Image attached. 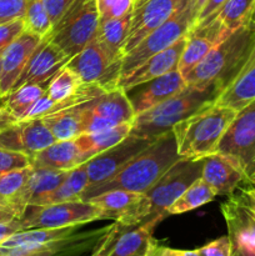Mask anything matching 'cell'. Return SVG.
<instances>
[{
    "mask_svg": "<svg viewBox=\"0 0 255 256\" xmlns=\"http://www.w3.org/2000/svg\"><path fill=\"white\" fill-rule=\"evenodd\" d=\"M252 22H255V10H254V14H252Z\"/></svg>",
    "mask_w": 255,
    "mask_h": 256,
    "instance_id": "obj_52",
    "label": "cell"
},
{
    "mask_svg": "<svg viewBox=\"0 0 255 256\" xmlns=\"http://www.w3.org/2000/svg\"><path fill=\"white\" fill-rule=\"evenodd\" d=\"M255 45V22L239 28L215 45L186 75V85L220 92L235 79ZM216 96V98H218Z\"/></svg>",
    "mask_w": 255,
    "mask_h": 256,
    "instance_id": "obj_2",
    "label": "cell"
},
{
    "mask_svg": "<svg viewBox=\"0 0 255 256\" xmlns=\"http://www.w3.org/2000/svg\"><path fill=\"white\" fill-rule=\"evenodd\" d=\"M132 12L122 18L109 20H100L96 39L108 54L116 60H122L124 44L130 32Z\"/></svg>",
    "mask_w": 255,
    "mask_h": 256,
    "instance_id": "obj_27",
    "label": "cell"
},
{
    "mask_svg": "<svg viewBox=\"0 0 255 256\" xmlns=\"http://www.w3.org/2000/svg\"><path fill=\"white\" fill-rule=\"evenodd\" d=\"M254 10L255 0H226L214 15L220 20L225 32L232 34L252 22Z\"/></svg>",
    "mask_w": 255,
    "mask_h": 256,
    "instance_id": "obj_34",
    "label": "cell"
},
{
    "mask_svg": "<svg viewBox=\"0 0 255 256\" xmlns=\"http://www.w3.org/2000/svg\"><path fill=\"white\" fill-rule=\"evenodd\" d=\"M100 20L122 18L132 12L135 0H96Z\"/></svg>",
    "mask_w": 255,
    "mask_h": 256,
    "instance_id": "obj_37",
    "label": "cell"
},
{
    "mask_svg": "<svg viewBox=\"0 0 255 256\" xmlns=\"http://www.w3.org/2000/svg\"><path fill=\"white\" fill-rule=\"evenodd\" d=\"M228 226V236L232 249L250 250L255 248V212L250 209L242 195H230L222 205Z\"/></svg>",
    "mask_w": 255,
    "mask_h": 256,
    "instance_id": "obj_20",
    "label": "cell"
},
{
    "mask_svg": "<svg viewBox=\"0 0 255 256\" xmlns=\"http://www.w3.org/2000/svg\"><path fill=\"white\" fill-rule=\"evenodd\" d=\"M228 35L230 34L225 32L220 20L215 15L192 25L185 35L186 44L178 65V70L182 72V76L199 64L205 55Z\"/></svg>",
    "mask_w": 255,
    "mask_h": 256,
    "instance_id": "obj_16",
    "label": "cell"
},
{
    "mask_svg": "<svg viewBox=\"0 0 255 256\" xmlns=\"http://www.w3.org/2000/svg\"><path fill=\"white\" fill-rule=\"evenodd\" d=\"M186 88V82L178 69L149 80L146 82L125 90L135 114H142L145 110L165 102Z\"/></svg>",
    "mask_w": 255,
    "mask_h": 256,
    "instance_id": "obj_18",
    "label": "cell"
},
{
    "mask_svg": "<svg viewBox=\"0 0 255 256\" xmlns=\"http://www.w3.org/2000/svg\"><path fill=\"white\" fill-rule=\"evenodd\" d=\"M89 109L94 114L105 118L116 125L132 122L136 116L126 92L119 86L108 90L100 96L90 100Z\"/></svg>",
    "mask_w": 255,
    "mask_h": 256,
    "instance_id": "obj_25",
    "label": "cell"
},
{
    "mask_svg": "<svg viewBox=\"0 0 255 256\" xmlns=\"http://www.w3.org/2000/svg\"><path fill=\"white\" fill-rule=\"evenodd\" d=\"M180 159L174 132H168L152 142L146 149L135 155L112 176L99 184L88 186L80 200L89 202L92 198L112 190L145 192L159 178Z\"/></svg>",
    "mask_w": 255,
    "mask_h": 256,
    "instance_id": "obj_1",
    "label": "cell"
},
{
    "mask_svg": "<svg viewBox=\"0 0 255 256\" xmlns=\"http://www.w3.org/2000/svg\"><path fill=\"white\" fill-rule=\"evenodd\" d=\"M225 2H226V0H209V2L204 5V8H202V12H199V15H198L195 24H196V22H202V20L208 19V18L212 16V15H214L215 12H216L218 10L222 8V5L224 4Z\"/></svg>",
    "mask_w": 255,
    "mask_h": 256,
    "instance_id": "obj_45",
    "label": "cell"
},
{
    "mask_svg": "<svg viewBox=\"0 0 255 256\" xmlns=\"http://www.w3.org/2000/svg\"><path fill=\"white\" fill-rule=\"evenodd\" d=\"M89 158L80 150L75 140L55 142L32 158V166L70 172L86 162Z\"/></svg>",
    "mask_w": 255,
    "mask_h": 256,
    "instance_id": "obj_23",
    "label": "cell"
},
{
    "mask_svg": "<svg viewBox=\"0 0 255 256\" xmlns=\"http://www.w3.org/2000/svg\"><path fill=\"white\" fill-rule=\"evenodd\" d=\"M252 100H255V45L242 70L220 92L215 102L230 106L238 112Z\"/></svg>",
    "mask_w": 255,
    "mask_h": 256,
    "instance_id": "obj_24",
    "label": "cell"
},
{
    "mask_svg": "<svg viewBox=\"0 0 255 256\" xmlns=\"http://www.w3.org/2000/svg\"><path fill=\"white\" fill-rule=\"evenodd\" d=\"M218 152L236 158L246 175L255 166V100L238 110L220 139Z\"/></svg>",
    "mask_w": 255,
    "mask_h": 256,
    "instance_id": "obj_11",
    "label": "cell"
},
{
    "mask_svg": "<svg viewBox=\"0 0 255 256\" xmlns=\"http://www.w3.org/2000/svg\"><path fill=\"white\" fill-rule=\"evenodd\" d=\"M84 82L68 65L62 66L48 82V96L54 102H64L78 94Z\"/></svg>",
    "mask_w": 255,
    "mask_h": 256,
    "instance_id": "obj_35",
    "label": "cell"
},
{
    "mask_svg": "<svg viewBox=\"0 0 255 256\" xmlns=\"http://www.w3.org/2000/svg\"><path fill=\"white\" fill-rule=\"evenodd\" d=\"M32 165L30 158L24 152H12V150L0 148V174L22 169Z\"/></svg>",
    "mask_w": 255,
    "mask_h": 256,
    "instance_id": "obj_38",
    "label": "cell"
},
{
    "mask_svg": "<svg viewBox=\"0 0 255 256\" xmlns=\"http://www.w3.org/2000/svg\"><path fill=\"white\" fill-rule=\"evenodd\" d=\"M69 172L32 166V174L25 188V199L28 205H34L44 195L54 192L64 182Z\"/></svg>",
    "mask_w": 255,
    "mask_h": 256,
    "instance_id": "obj_32",
    "label": "cell"
},
{
    "mask_svg": "<svg viewBox=\"0 0 255 256\" xmlns=\"http://www.w3.org/2000/svg\"><path fill=\"white\" fill-rule=\"evenodd\" d=\"M216 195V192L205 180L199 178L170 205V208L168 209V214L179 215L192 212L196 208L212 202Z\"/></svg>",
    "mask_w": 255,
    "mask_h": 256,
    "instance_id": "obj_33",
    "label": "cell"
},
{
    "mask_svg": "<svg viewBox=\"0 0 255 256\" xmlns=\"http://www.w3.org/2000/svg\"><path fill=\"white\" fill-rule=\"evenodd\" d=\"M240 252H242L245 256H255V248L254 249H250V250H240Z\"/></svg>",
    "mask_w": 255,
    "mask_h": 256,
    "instance_id": "obj_49",
    "label": "cell"
},
{
    "mask_svg": "<svg viewBox=\"0 0 255 256\" xmlns=\"http://www.w3.org/2000/svg\"><path fill=\"white\" fill-rule=\"evenodd\" d=\"M32 174V166L0 174V202L12 208L20 218L28 206L25 188Z\"/></svg>",
    "mask_w": 255,
    "mask_h": 256,
    "instance_id": "obj_26",
    "label": "cell"
},
{
    "mask_svg": "<svg viewBox=\"0 0 255 256\" xmlns=\"http://www.w3.org/2000/svg\"><path fill=\"white\" fill-rule=\"evenodd\" d=\"M20 219L19 215L12 209V208L6 206L2 202H0V222H12V220Z\"/></svg>",
    "mask_w": 255,
    "mask_h": 256,
    "instance_id": "obj_47",
    "label": "cell"
},
{
    "mask_svg": "<svg viewBox=\"0 0 255 256\" xmlns=\"http://www.w3.org/2000/svg\"><path fill=\"white\" fill-rule=\"evenodd\" d=\"M42 38L25 30L10 45L2 50V78H0V98L10 92L12 85L22 72L34 50Z\"/></svg>",
    "mask_w": 255,
    "mask_h": 256,
    "instance_id": "obj_22",
    "label": "cell"
},
{
    "mask_svg": "<svg viewBox=\"0 0 255 256\" xmlns=\"http://www.w3.org/2000/svg\"><path fill=\"white\" fill-rule=\"evenodd\" d=\"M24 32L25 22L22 18L0 25V50H4Z\"/></svg>",
    "mask_w": 255,
    "mask_h": 256,
    "instance_id": "obj_40",
    "label": "cell"
},
{
    "mask_svg": "<svg viewBox=\"0 0 255 256\" xmlns=\"http://www.w3.org/2000/svg\"><path fill=\"white\" fill-rule=\"evenodd\" d=\"M88 185H89V178H88L86 165L84 162L80 166L70 170L64 182L54 192L44 195L34 205H52L80 200V196Z\"/></svg>",
    "mask_w": 255,
    "mask_h": 256,
    "instance_id": "obj_30",
    "label": "cell"
},
{
    "mask_svg": "<svg viewBox=\"0 0 255 256\" xmlns=\"http://www.w3.org/2000/svg\"><path fill=\"white\" fill-rule=\"evenodd\" d=\"M22 19L25 22V30L40 38L49 35L52 29V22L42 0H28Z\"/></svg>",
    "mask_w": 255,
    "mask_h": 256,
    "instance_id": "obj_36",
    "label": "cell"
},
{
    "mask_svg": "<svg viewBox=\"0 0 255 256\" xmlns=\"http://www.w3.org/2000/svg\"><path fill=\"white\" fill-rule=\"evenodd\" d=\"M102 220L100 210L90 202H60L52 205H28L20 218L22 229H59L86 225Z\"/></svg>",
    "mask_w": 255,
    "mask_h": 256,
    "instance_id": "obj_7",
    "label": "cell"
},
{
    "mask_svg": "<svg viewBox=\"0 0 255 256\" xmlns=\"http://www.w3.org/2000/svg\"><path fill=\"white\" fill-rule=\"evenodd\" d=\"M236 110L215 102H209L172 128L180 159H204L218 152L225 130Z\"/></svg>",
    "mask_w": 255,
    "mask_h": 256,
    "instance_id": "obj_3",
    "label": "cell"
},
{
    "mask_svg": "<svg viewBox=\"0 0 255 256\" xmlns=\"http://www.w3.org/2000/svg\"><path fill=\"white\" fill-rule=\"evenodd\" d=\"M202 179L218 195H232L248 179V175L236 158L216 152L202 159Z\"/></svg>",
    "mask_w": 255,
    "mask_h": 256,
    "instance_id": "obj_19",
    "label": "cell"
},
{
    "mask_svg": "<svg viewBox=\"0 0 255 256\" xmlns=\"http://www.w3.org/2000/svg\"><path fill=\"white\" fill-rule=\"evenodd\" d=\"M196 250L200 256H232V245L228 235L218 238L214 242Z\"/></svg>",
    "mask_w": 255,
    "mask_h": 256,
    "instance_id": "obj_41",
    "label": "cell"
},
{
    "mask_svg": "<svg viewBox=\"0 0 255 256\" xmlns=\"http://www.w3.org/2000/svg\"><path fill=\"white\" fill-rule=\"evenodd\" d=\"M209 0H190V6H192V16H194V24L196 22V18L199 15V12H202V9L204 8V5Z\"/></svg>",
    "mask_w": 255,
    "mask_h": 256,
    "instance_id": "obj_48",
    "label": "cell"
},
{
    "mask_svg": "<svg viewBox=\"0 0 255 256\" xmlns=\"http://www.w3.org/2000/svg\"><path fill=\"white\" fill-rule=\"evenodd\" d=\"M148 256H200V254L198 250L172 249L169 246H162L155 242L150 248Z\"/></svg>",
    "mask_w": 255,
    "mask_h": 256,
    "instance_id": "obj_43",
    "label": "cell"
},
{
    "mask_svg": "<svg viewBox=\"0 0 255 256\" xmlns=\"http://www.w3.org/2000/svg\"><path fill=\"white\" fill-rule=\"evenodd\" d=\"M69 60L70 58L55 42L46 36L42 38L10 92L25 84H42L49 82L62 66L68 64Z\"/></svg>",
    "mask_w": 255,
    "mask_h": 256,
    "instance_id": "obj_17",
    "label": "cell"
},
{
    "mask_svg": "<svg viewBox=\"0 0 255 256\" xmlns=\"http://www.w3.org/2000/svg\"><path fill=\"white\" fill-rule=\"evenodd\" d=\"M46 12L49 14L52 26L64 16L70 6L75 2V0H42Z\"/></svg>",
    "mask_w": 255,
    "mask_h": 256,
    "instance_id": "obj_42",
    "label": "cell"
},
{
    "mask_svg": "<svg viewBox=\"0 0 255 256\" xmlns=\"http://www.w3.org/2000/svg\"><path fill=\"white\" fill-rule=\"evenodd\" d=\"M192 25H194V16L189 2L166 22L150 32L136 46L132 48L122 56L120 78L132 72L152 55L172 46L174 42L186 35Z\"/></svg>",
    "mask_w": 255,
    "mask_h": 256,
    "instance_id": "obj_6",
    "label": "cell"
},
{
    "mask_svg": "<svg viewBox=\"0 0 255 256\" xmlns=\"http://www.w3.org/2000/svg\"><path fill=\"white\" fill-rule=\"evenodd\" d=\"M102 214V220L110 219L124 225H136L152 219L149 202L144 192L112 190L89 200Z\"/></svg>",
    "mask_w": 255,
    "mask_h": 256,
    "instance_id": "obj_12",
    "label": "cell"
},
{
    "mask_svg": "<svg viewBox=\"0 0 255 256\" xmlns=\"http://www.w3.org/2000/svg\"><path fill=\"white\" fill-rule=\"evenodd\" d=\"M245 182H249V186L242 189V196L244 198L248 204L255 206V175L248 178Z\"/></svg>",
    "mask_w": 255,
    "mask_h": 256,
    "instance_id": "obj_46",
    "label": "cell"
},
{
    "mask_svg": "<svg viewBox=\"0 0 255 256\" xmlns=\"http://www.w3.org/2000/svg\"><path fill=\"white\" fill-rule=\"evenodd\" d=\"M28 0H0V25L22 18Z\"/></svg>",
    "mask_w": 255,
    "mask_h": 256,
    "instance_id": "obj_39",
    "label": "cell"
},
{
    "mask_svg": "<svg viewBox=\"0 0 255 256\" xmlns=\"http://www.w3.org/2000/svg\"><path fill=\"white\" fill-rule=\"evenodd\" d=\"M2 50H0V78H2Z\"/></svg>",
    "mask_w": 255,
    "mask_h": 256,
    "instance_id": "obj_51",
    "label": "cell"
},
{
    "mask_svg": "<svg viewBox=\"0 0 255 256\" xmlns=\"http://www.w3.org/2000/svg\"><path fill=\"white\" fill-rule=\"evenodd\" d=\"M189 2L190 0H135L130 32L122 49L124 55Z\"/></svg>",
    "mask_w": 255,
    "mask_h": 256,
    "instance_id": "obj_13",
    "label": "cell"
},
{
    "mask_svg": "<svg viewBox=\"0 0 255 256\" xmlns=\"http://www.w3.org/2000/svg\"><path fill=\"white\" fill-rule=\"evenodd\" d=\"M99 22L96 0H75L46 38L72 59L96 36Z\"/></svg>",
    "mask_w": 255,
    "mask_h": 256,
    "instance_id": "obj_5",
    "label": "cell"
},
{
    "mask_svg": "<svg viewBox=\"0 0 255 256\" xmlns=\"http://www.w3.org/2000/svg\"><path fill=\"white\" fill-rule=\"evenodd\" d=\"M122 62L110 56L95 36L66 65L76 72L82 82L98 84L108 92L118 88Z\"/></svg>",
    "mask_w": 255,
    "mask_h": 256,
    "instance_id": "obj_10",
    "label": "cell"
},
{
    "mask_svg": "<svg viewBox=\"0 0 255 256\" xmlns=\"http://www.w3.org/2000/svg\"><path fill=\"white\" fill-rule=\"evenodd\" d=\"M232 256H245V255L242 254V252H240V250L232 249Z\"/></svg>",
    "mask_w": 255,
    "mask_h": 256,
    "instance_id": "obj_50",
    "label": "cell"
},
{
    "mask_svg": "<svg viewBox=\"0 0 255 256\" xmlns=\"http://www.w3.org/2000/svg\"><path fill=\"white\" fill-rule=\"evenodd\" d=\"M166 216L152 218L136 225H124L115 222L98 242L90 256H148L155 242V228Z\"/></svg>",
    "mask_w": 255,
    "mask_h": 256,
    "instance_id": "obj_8",
    "label": "cell"
},
{
    "mask_svg": "<svg viewBox=\"0 0 255 256\" xmlns=\"http://www.w3.org/2000/svg\"><path fill=\"white\" fill-rule=\"evenodd\" d=\"M85 104L76 105L42 118L56 142L75 140L82 134V122Z\"/></svg>",
    "mask_w": 255,
    "mask_h": 256,
    "instance_id": "obj_29",
    "label": "cell"
},
{
    "mask_svg": "<svg viewBox=\"0 0 255 256\" xmlns=\"http://www.w3.org/2000/svg\"><path fill=\"white\" fill-rule=\"evenodd\" d=\"M156 139H142L129 135L115 146L95 155L85 162L89 185L99 184L119 172L135 155L146 149ZM86 186V188H88Z\"/></svg>",
    "mask_w": 255,
    "mask_h": 256,
    "instance_id": "obj_14",
    "label": "cell"
},
{
    "mask_svg": "<svg viewBox=\"0 0 255 256\" xmlns=\"http://www.w3.org/2000/svg\"><path fill=\"white\" fill-rule=\"evenodd\" d=\"M185 44H186V36H182L176 42L169 46L168 49L152 55V58L142 62V65L132 70L125 76H122L118 82V86L122 89L128 90L132 86L146 82L149 80L159 78L162 75L168 74L172 70L178 69L180 58L184 52Z\"/></svg>",
    "mask_w": 255,
    "mask_h": 256,
    "instance_id": "obj_21",
    "label": "cell"
},
{
    "mask_svg": "<svg viewBox=\"0 0 255 256\" xmlns=\"http://www.w3.org/2000/svg\"><path fill=\"white\" fill-rule=\"evenodd\" d=\"M48 82H49L42 84H25L12 90L5 96L0 98V106L4 108L16 122H19L32 104L46 94Z\"/></svg>",
    "mask_w": 255,
    "mask_h": 256,
    "instance_id": "obj_31",
    "label": "cell"
},
{
    "mask_svg": "<svg viewBox=\"0 0 255 256\" xmlns=\"http://www.w3.org/2000/svg\"><path fill=\"white\" fill-rule=\"evenodd\" d=\"M132 122L120 124L110 129L96 132H84L75 139V142L89 159L110 149L129 136Z\"/></svg>",
    "mask_w": 255,
    "mask_h": 256,
    "instance_id": "obj_28",
    "label": "cell"
},
{
    "mask_svg": "<svg viewBox=\"0 0 255 256\" xmlns=\"http://www.w3.org/2000/svg\"><path fill=\"white\" fill-rule=\"evenodd\" d=\"M216 92L186 85L184 90L165 102L135 116L130 134L142 139H158L209 102H215Z\"/></svg>",
    "mask_w": 255,
    "mask_h": 256,
    "instance_id": "obj_4",
    "label": "cell"
},
{
    "mask_svg": "<svg viewBox=\"0 0 255 256\" xmlns=\"http://www.w3.org/2000/svg\"><path fill=\"white\" fill-rule=\"evenodd\" d=\"M55 142L42 119L15 122L0 130V148L24 152L30 158V162L38 152Z\"/></svg>",
    "mask_w": 255,
    "mask_h": 256,
    "instance_id": "obj_15",
    "label": "cell"
},
{
    "mask_svg": "<svg viewBox=\"0 0 255 256\" xmlns=\"http://www.w3.org/2000/svg\"><path fill=\"white\" fill-rule=\"evenodd\" d=\"M22 230L24 229H22L20 219H15L6 222H0V242H2L5 239L12 236L15 232H22Z\"/></svg>",
    "mask_w": 255,
    "mask_h": 256,
    "instance_id": "obj_44",
    "label": "cell"
},
{
    "mask_svg": "<svg viewBox=\"0 0 255 256\" xmlns=\"http://www.w3.org/2000/svg\"><path fill=\"white\" fill-rule=\"evenodd\" d=\"M202 159H179L172 165L156 182L145 192L149 202L150 218L168 216L170 205L199 178H202Z\"/></svg>",
    "mask_w": 255,
    "mask_h": 256,
    "instance_id": "obj_9",
    "label": "cell"
}]
</instances>
